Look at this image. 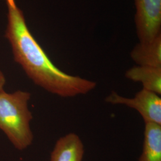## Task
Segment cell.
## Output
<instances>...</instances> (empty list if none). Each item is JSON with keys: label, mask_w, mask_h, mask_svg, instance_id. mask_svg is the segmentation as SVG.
<instances>
[{"label": "cell", "mask_w": 161, "mask_h": 161, "mask_svg": "<svg viewBox=\"0 0 161 161\" xmlns=\"http://www.w3.org/2000/svg\"><path fill=\"white\" fill-rule=\"evenodd\" d=\"M8 24L6 37L15 62L36 86L62 97H74L92 92L96 82L69 75L58 69L43 50L26 25L15 0H6Z\"/></svg>", "instance_id": "cell-1"}, {"label": "cell", "mask_w": 161, "mask_h": 161, "mask_svg": "<svg viewBox=\"0 0 161 161\" xmlns=\"http://www.w3.org/2000/svg\"><path fill=\"white\" fill-rule=\"evenodd\" d=\"M31 97L26 91L0 92V130L19 150L28 148L34 140L31 128L33 116L28 107Z\"/></svg>", "instance_id": "cell-2"}, {"label": "cell", "mask_w": 161, "mask_h": 161, "mask_svg": "<svg viewBox=\"0 0 161 161\" xmlns=\"http://www.w3.org/2000/svg\"><path fill=\"white\" fill-rule=\"evenodd\" d=\"M112 104H121L136 109L142 116L144 123L161 125V98L155 92L142 88L133 98L124 97L112 92L105 98Z\"/></svg>", "instance_id": "cell-3"}, {"label": "cell", "mask_w": 161, "mask_h": 161, "mask_svg": "<svg viewBox=\"0 0 161 161\" xmlns=\"http://www.w3.org/2000/svg\"><path fill=\"white\" fill-rule=\"evenodd\" d=\"M135 23L140 42L161 35V0H135Z\"/></svg>", "instance_id": "cell-4"}, {"label": "cell", "mask_w": 161, "mask_h": 161, "mask_svg": "<svg viewBox=\"0 0 161 161\" xmlns=\"http://www.w3.org/2000/svg\"><path fill=\"white\" fill-rule=\"evenodd\" d=\"M84 144L75 133H69L56 142L51 153L50 161H82Z\"/></svg>", "instance_id": "cell-5"}, {"label": "cell", "mask_w": 161, "mask_h": 161, "mask_svg": "<svg viewBox=\"0 0 161 161\" xmlns=\"http://www.w3.org/2000/svg\"><path fill=\"white\" fill-rule=\"evenodd\" d=\"M130 56L138 66L161 68V35L149 42H139Z\"/></svg>", "instance_id": "cell-6"}, {"label": "cell", "mask_w": 161, "mask_h": 161, "mask_svg": "<svg viewBox=\"0 0 161 161\" xmlns=\"http://www.w3.org/2000/svg\"><path fill=\"white\" fill-rule=\"evenodd\" d=\"M125 77L136 82H140L143 88L161 96V68L136 66L125 72Z\"/></svg>", "instance_id": "cell-7"}, {"label": "cell", "mask_w": 161, "mask_h": 161, "mask_svg": "<svg viewBox=\"0 0 161 161\" xmlns=\"http://www.w3.org/2000/svg\"><path fill=\"white\" fill-rule=\"evenodd\" d=\"M138 161H161V125L145 123L143 152Z\"/></svg>", "instance_id": "cell-8"}, {"label": "cell", "mask_w": 161, "mask_h": 161, "mask_svg": "<svg viewBox=\"0 0 161 161\" xmlns=\"http://www.w3.org/2000/svg\"><path fill=\"white\" fill-rule=\"evenodd\" d=\"M6 83V76L3 73V72L0 70V92L4 90V87Z\"/></svg>", "instance_id": "cell-9"}]
</instances>
